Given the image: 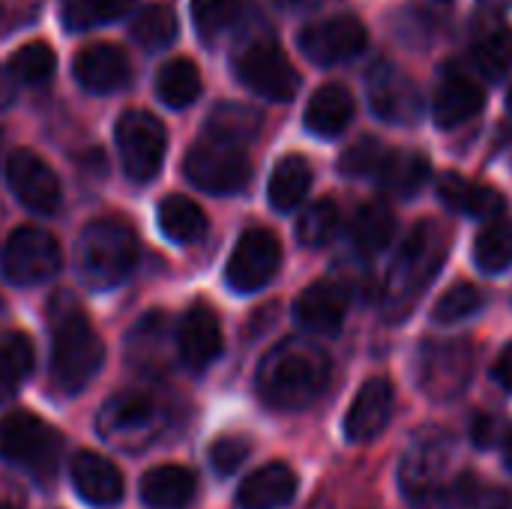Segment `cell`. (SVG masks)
Masks as SVG:
<instances>
[{
	"mask_svg": "<svg viewBox=\"0 0 512 509\" xmlns=\"http://www.w3.org/2000/svg\"><path fill=\"white\" fill-rule=\"evenodd\" d=\"M330 381V357L309 339H285L258 366V393L270 408L300 411L312 405Z\"/></svg>",
	"mask_w": 512,
	"mask_h": 509,
	"instance_id": "obj_1",
	"label": "cell"
},
{
	"mask_svg": "<svg viewBox=\"0 0 512 509\" xmlns=\"http://www.w3.org/2000/svg\"><path fill=\"white\" fill-rule=\"evenodd\" d=\"M444 255H447V234L438 222L426 219L408 234L384 282V312L390 321H402L414 309V303L435 279Z\"/></svg>",
	"mask_w": 512,
	"mask_h": 509,
	"instance_id": "obj_2",
	"label": "cell"
},
{
	"mask_svg": "<svg viewBox=\"0 0 512 509\" xmlns=\"http://www.w3.org/2000/svg\"><path fill=\"white\" fill-rule=\"evenodd\" d=\"M138 261V237L123 219H96L90 222L75 243V267L78 276L96 288L108 291L120 285Z\"/></svg>",
	"mask_w": 512,
	"mask_h": 509,
	"instance_id": "obj_3",
	"label": "cell"
},
{
	"mask_svg": "<svg viewBox=\"0 0 512 509\" xmlns=\"http://www.w3.org/2000/svg\"><path fill=\"white\" fill-rule=\"evenodd\" d=\"M51 324H54V354H51V375L54 384L63 393H81L105 360V345L99 333L90 327L84 312L75 306L57 309L51 306Z\"/></svg>",
	"mask_w": 512,
	"mask_h": 509,
	"instance_id": "obj_4",
	"label": "cell"
},
{
	"mask_svg": "<svg viewBox=\"0 0 512 509\" xmlns=\"http://www.w3.org/2000/svg\"><path fill=\"white\" fill-rule=\"evenodd\" d=\"M453 468V444L450 438H420L399 471L402 495L411 509H447V492L456 474Z\"/></svg>",
	"mask_w": 512,
	"mask_h": 509,
	"instance_id": "obj_5",
	"label": "cell"
},
{
	"mask_svg": "<svg viewBox=\"0 0 512 509\" xmlns=\"http://www.w3.org/2000/svg\"><path fill=\"white\" fill-rule=\"evenodd\" d=\"M60 447V435L30 411H12L0 420V456L39 480L54 477Z\"/></svg>",
	"mask_w": 512,
	"mask_h": 509,
	"instance_id": "obj_6",
	"label": "cell"
},
{
	"mask_svg": "<svg viewBox=\"0 0 512 509\" xmlns=\"http://www.w3.org/2000/svg\"><path fill=\"white\" fill-rule=\"evenodd\" d=\"M183 168H186V177L198 189L213 192V195L240 192L252 177V162H249L243 144H234V141H225L216 135L201 138L189 150Z\"/></svg>",
	"mask_w": 512,
	"mask_h": 509,
	"instance_id": "obj_7",
	"label": "cell"
},
{
	"mask_svg": "<svg viewBox=\"0 0 512 509\" xmlns=\"http://www.w3.org/2000/svg\"><path fill=\"white\" fill-rule=\"evenodd\" d=\"M96 429L102 441L117 444L123 450H138L159 432V405L144 390L117 393L102 405Z\"/></svg>",
	"mask_w": 512,
	"mask_h": 509,
	"instance_id": "obj_8",
	"label": "cell"
},
{
	"mask_svg": "<svg viewBox=\"0 0 512 509\" xmlns=\"http://www.w3.org/2000/svg\"><path fill=\"white\" fill-rule=\"evenodd\" d=\"M114 135H117L123 171L135 183L153 180L156 171L162 168L165 147H168L165 126L147 111H126V114H120Z\"/></svg>",
	"mask_w": 512,
	"mask_h": 509,
	"instance_id": "obj_9",
	"label": "cell"
},
{
	"mask_svg": "<svg viewBox=\"0 0 512 509\" xmlns=\"http://www.w3.org/2000/svg\"><path fill=\"white\" fill-rule=\"evenodd\" d=\"M237 78L252 93H258L264 99H273V102L294 99V93L300 87V75H297L294 63L270 39H258V42H252V45H246L240 51V57H237Z\"/></svg>",
	"mask_w": 512,
	"mask_h": 509,
	"instance_id": "obj_10",
	"label": "cell"
},
{
	"mask_svg": "<svg viewBox=\"0 0 512 509\" xmlns=\"http://www.w3.org/2000/svg\"><path fill=\"white\" fill-rule=\"evenodd\" d=\"M60 264V243L42 228H18L3 246V273L12 285H39L51 279Z\"/></svg>",
	"mask_w": 512,
	"mask_h": 509,
	"instance_id": "obj_11",
	"label": "cell"
},
{
	"mask_svg": "<svg viewBox=\"0 0 512 509\" xmlns=\"http://www.w3.org/2000/svg\"><path fill=\"white\" fill-rule=\"evenodd\" d=\"M282 264V243L273 231L267 228H249L225 267V279L234 291L240 294H252L261 291L264 285H270V279L279 273Z\"/></svg>",
	"mask_w": 512,
	"mask_h": 509,
	"instance_id": "obj_12",
	"label": "cell"
},
{
	"mask_svg": "<svg viewBox=\"0 0 512 509\" xmlns=\"http://www.w3.org/2000/svg\"><path fill=\"white\" fill-rule=\"evenodd\" d=\"M369 45V33L360 18L354 15H333L324 21L309 24L300 33V51L318 66H336L354 60Z\"/></svg>",
	"mask_w": 512,
	"mask_h": 509,
	"instance_id": "obj_13",
	"label": "cell"
},
{
	"mask_svg": "<svg viewBox=\"0 0 512 509\" xmlns=\"http://www.w3.org/2000/svg\"><path fill=\"white\" fill-rule=\"evenodd\" d=\"M369 105L393 126H411L423 114V93L408 72L393 63H378L369 72Z\"/></svg>",
	"mask_w": 512,
	"mask_h": 509,
	"instance_id": "obj_14",
	"label": "cell"
},
{
	"mask_svg": "<svg viewBox=\"0 0 512 509\" xmlns=\"http://www.w3.org/2000/svg\"><path fill=\"white\" fill-rule=\"evenodd\" d=\"M471 372H474V351L465 342L429 345L423 351L420 384L435 402L456 399L471 384Z\"/></svg>",
	"mask_w": 512,
	"mask_h": 509,
	"instance_id": "obj_15",
	"label": "cell"
},
{
	"mask_svg": "<svg viewBox=\"0 0 512 509\" xmlns=\"http://www.w3.org/2000/svg\"><path fill=\"white\" fill-rule=\"evenodd\" d=\"M6 180L15 198L33 213H54L60 207V180L51 165L33 150H15L9 156Z\"/></svg>",
	"mask_w": 512,
	"mask_h": 509,
	"instance_id": "obj_16",
	"label": "cell"
},
{
	"mask_svg": "<svg viewBox=\"0 0 512 509\" xmlns=\"http://www.w3.org/2000/svg\"><path fill=\"white\" fill-rule=\"evenodd\" d=\"M486 105L483 87L456 63H450L441 72L435 99H432V114L441 129H456L468 120H474Z\"/></svg>",
	"mask_w": 512,
	"mask_h": 509,
	"instance_id": "obj_17",
	"label": "cell"
},
{
	"mask_svg": "<svg viewBox=\"0 0 512 509\" xmlns=\"http://www.w3.org/2000/svg\"><path fill=\"white\" fill-rule=\"evenodd\" d=\"M393 405L396 393L387 378L366 381L345 414V438L351 444H369L372 438H378L393 417Z\"/></svg>",
	"mask_w": 512,
	"mask_h": 509,
	"instance_id": "obj_18",
	"label": "cell"
},
{
	"mask_svg": "<svg viewBox=\"0 0 512 509\" xmlns=\"http://www.w3.org/2000/svg\"><path fill=\"white\" fill-rule=\"evenodd\" d=\"M177 348L192 372H204L210 363H216L222 354V324L207 303H195L183 315L177 327Z\"/></svg>",
	"mask_w": 512,
	"mask_h": 509,
	"instance_id": "obj_19",
	"label": "cell"
},
{
	"mask_svg": "<svg viewBox=\"0 0 512 509\" xmlns=\"http://www.w3.org/2000/svg\"><path fill=\"white\" fill-rule=\"evenodd\" d=\"M348 291L339 282H312L294 303V318L303 330L318 336H333L345 324Z\"/></svg>",
	"mask_w": 512,
	"mask_h": 509,
	"instance_id": "obj_20",
	"label": "cell"
},
{
	"mask_svg": "<svg viewBox=\"0 0 512 509\" xmlns=\"http://www.w3.org/2000/svg\"><path fill=\"white\" fill-rule=\"evenodd\" d=\"M72 486L81 495V501H87L90 507H114L123 501V474L117 471V465L99 453L81 450L72 459Z\"/></svg>",
	"mask_w": 512,
	"mask_h": 509,
	"instance_id": "obj_21",
	"label": "cell"
},
{
	"mask_svg": "<svg viewBox=\"0 0 512 509\" xmlns=\"http://www.w3.org/2000/svg\"><path fill=\"white\" fill-rule=\"evenodd\" d=\"M75 78L90 93H111L126 84L129 78V57L123 48L111 42H96L78 51L75 57Z\"/></svg>",
	"mask_w": 512,
	"mask_h": 509,
	"instance_id": "obj_22",
	"label": "cell"
},
{
	"mask_svg": "<svg viewBox=\"0 0 512 509\" xmlns=\"http://www.w3.org/2000/svg\"><path fill=\"white\" fill-rule=\"evenodd\" d=\"M297 495V474L285 462H270L252 471L237 492L240 509H282Z\"/></svg>",
	"mask_w": 512,
	"mask_h": 509,
	"instance_id": "obj_23",
	"label": "cell"
},
{
	"mask_svg": "<svg viewBox=\"0 0 512 509\" xmlns=\"http://www.w3.org/2000/svg\"><path fill=\"white\" fill-rule=\"evenodd\" d=\"M198 480L183 465H156L141 477V501L150 509H183L195 498Z\"/></svg>",
	"mask_w": 512,
	"mask_h": 509,
	"instance_id": "obj_24",
	"label": "cell"
},
{
	"mask_svg": "<svg viewBox=\"0 0 512 509\" xmlns=\"http://www.w3.org/2000/svg\"><path fill=\"white\" fill-rule=\"evenodd\" d=\"M354 117V96L342 84H324L306 105V129L318 138H336Z\"/></svg>",
	"mask_w": 512,
	"mask_h": 509,
	"instance_id": "obj_25",
	"label": "cell"
},
{
	"mask_svg": "<svg viewBox=\"0 0 512 509\" xmlns=\"http://www.w3.org/2000/svg\"><path fill=\"white\" fill-rule=\"evenodd\" d=\"M438 195L441 201L456 210V213H468V216H477V219H498L507 207L504 195L492 186H483V183H474L462 174H447L438 186Z\"/></svg>",
	"mask_w": 512,
	"mask_h": 509,
	"instance_id": "obj_26",
	"label": "cell"
},
{
	"mask_svg": "<svg viewBox=\"0 0 512 509\" xmlns=\"http://www.w3.org/2000/svg\"><path fill=\"white\" fill-rule=\"evenodd\" d=\"M432 174V162L426 153H414V150H387L375 180L384 192L399 195V198H414L426 180Z\"/></svg>",
	"mask_w": 512,
	"mask_h": 509,
	"instance_id": "obj_27",
	"label": "cell"
},
{
	"mask_svg": "<svg viewBox=\"0 0 512 509\" xmlns=\"http://www.w3.org/2000/svg\"><path fill=\"white\" fill-rule=\"evenodd\" d=\"M309 186H312V165L300 153H288L276 162V168L270 174L267 195L276 210L288 213L306 198Z\"/></svg>",
	"mask_w": 512,
	"mask_h": 509,
	"instance_id": "obj_28",
	"label": "cell"
},
{
	"mask_svg": "<svg viewBox=\"0 0 512 509\" xmlns=\"http://www.w3.org/2000/svg\"><path fill=\"white\" fill-rule=\"evenodd\" d=\"M159 228L168 240L186 246V243H198L207 234V216L192 198L168 195L159 204Z\"/></svg>",
	"mask_w": 512,
	"mask_h": 509,
	"instance_id": "obj_29",
	"label": "cell"
},
{
	"mask_svg": "<svg viewBox=\"0 0 512 509\" xmlns=\"http://www.w3.org/2000/svg\"><path fill=\"white\" fill-rule=\"evenodd\" d=\"M396 237V213L375 201V204H363L354 219H351V240L363 255H375L384 252Z\"/></svg>",
	"mask_w": 512,
	"mask_h": 509,
	"instance_id": "obj_30",
	"label": "cell"
},
{
	"mask_svg": "<svg viewBox=\"0 0 512 509\" xmlns=\"http://www.w3.org/2000/svg\"><path fill=\"white\" fill-rule=\"evenodd\" d=\"M447 509H512V492L480 480L474 471H462L450 483Z\"/></svg>",
	"mask_w": 512,
	"mask_h": 509,
	"instance_id": "obj_31",
	"label": "cell"
},
{
	"mask_svg": "<svg viewBox=\"0 0 512 509\" xmlns=\"http://www.w3.org/2000/svg\"><path fill=\"white\" fill-rule=\"evenodd\" d=\"M156 93L165 105L171 108H186L198 99L201 93V72L192 60L174 57L168 60L159 75H156Z\"/></svg>",
	"mask_w": 512,
	"mask_h": 509,
	"instance_id": "obj_32",
	"label": "cell"
},
{
	"mask_svg": "<svg viewBox=\"0 0 512 509\" xmlns=\"http://www.w3.org/2000/svg\"><path fill=\"white\" fill-rule=\"evenodd\" d=\"M474 264L483 273H504L512 264V222L492 219L474 240Z\"/></svg>",
	"mask_w": 512,
	"mask_h": 509,
	"instance_id": "obj_33",
	"label": "cell"
},
{
	"mask_svg": "<svg viewBox=\"0 0 512 509\" xmlns=\"http://www.w3.org/2000/svg\"><path fill=\"white\" fill-rule=\"evenodd\" d=\"M258 129H261V114L249 105H240V102L219 105L207 123V135H216V138H225L234 144H246L249 138L258 135Z\"/></svg>",
	"mask_w": 512,
	"mask_h": 509,
	"instance_id": "obj_34",
	"label": "cell"
},
{
	"mask_svg": "<svg viewBox=\"0 0 512 509\" xmlns=\"http://www.w3.org/2000/svg\"><path fill=\"white\" fill-rule=\"evenodd\" d=\"M474 63L483 78L501 81L512 69V30L510 27H492L486 30L474 45Z\"/></svg>",
	"mask_w": 512,
	"mask_h": 509,
	"instance_id": "obj_35",
	"label": "cell"
},
{
	"mask_svg": "<svg viewBox=\"0 0 512 509\" xmlns=\"http://www.w3.org/2000/svg\"><path fill=\"white\" fill-rule=\"evenodd\" d=\"M54 66H57L54 48H51L48 42H39V39H36V42H24V45L12 54V60H9L12 78L21 81V84H30V87L45 84V81L54 75Z\"/></svg>",
	"mask_w": 512,
	"mask_h": 509,
	"instance_id": "obj_36",
	"label": "cell"
},
{
	"mask_svg": "<svg viewBox=\"0 0 512 509\" xmlns=\"http://www.w3.org/2000/svg\"><path fill=\"white\" fill-rule=\"evenodd\" d=\"M132 36L144 48H150V51L165 48L177 36V15H174V9L168 3H150V6H144L135 15V21H132Z\"/></svg>",
	"mask_w": 512,
	"mask_h": 509,
	"instance_id": "obj_37",
	"label": "cell"
},
{
	"mask_svg": "<svg viewBox=\"0 0 512 509\" xmlns=\"http://www.w3.org/2000/svg\"><path fill=\"white\" fill-rule=\"evenodd\" d=\"M339 222H342V213H339L336 201H330V198L315 201L297 222V240L309 249H321L336 237Z\"/></svg>",
	"mask_w": 512,
	"mask_h": 509,
	"instance_id": "obj_38",
	"label": "cell"
},
{
	"mask_svg": "<svg viewBox=\"0 0 512 509\" xmlns=\"http://www.w3.org/2000/svg\"><path fill=\"white\" fill-rule=\"evenodd\" d=\"M132 0H63L60 18L69 30H90L123 15Z\"/></svg>",
	"mask_w": 512,
	"mask_h": 509,
	"instance_id": "obj_39",
	"label": "cell"
},
{
	"mask_svg": "<svg viewBox=\"0 0 512 509\" xmlns=\"http://www.w3.org/2000/svg\"><path fill=\"white\" fill-rule=\"evenodd\" d=\"M249 0H192V18L204 39L225 33L243 12Z\"/></svg>",
	"mask_w": 512,
	"mask_h": 509,
	"instance_id": "obj_40",
	"label": "cell"
},
{
	"mask_svg": "<svg viewBox=\"0 0 512 509\" xmlns=\"http://www.w3.org/2000/svg\"><path fill=\"white\" fill-rule=\"evenodd\" d=\"M483 309V294L480 288L468 285V282H456L450 291H444V297L435 303L432 309V321L435 324H459L468 321L471 315H477Z\"/></svg>",
	"mask_w": 512,
	"mask_h": 509,
	"instance_id": "obj_41",
	"label": "cell"
},
{
	"mask_svg": "<svg viewBox=\"0 0 512 509\" xmlns=\"http://www.w3.org/2000/svg\"><path fill=\"white\" fill-rule=\"evenodd\" d=\"M384 156H387V147L378 138H360L342 153L339 171L348 174V177H375Z\"/></svg>",
	"mask_w": 512,
	"mask_h": 509,
	"instance_id": "obj_42",
	"label": "cell"
},
{
	"mask_svg": "<svg viewBox=\"0 0 512 509\" xmlns=\"http://www.w3.org/2000/svg\"><path fill=\"white\" fill-rule=\"evenodd\" d=\"M249 453H252V444L243 435H222L210 444V465L216 468V474L231 477L234 471H240Z\"/></svg>",
	"mask_w": 512,
	"mask_h": 509,
	"instance_id": "obj_43",
	"label": "cell"
},
{
	"mask_svg": "<svg viewBox=\"0 0 512 509\" xmlns=\"http://www.w3.org/2000/svg\"><path fill=\"white\" fill-rule=\"evenodd\" d=\"M0 351L6 354L18 378H27L33 372V342L24 333H6L0 342Z\"/></svg>",
	"mask_w": 512,
	"mask_h": 509,
	"instance_id": "obj_44",
	"label": "cell"
},
{
	"mask_svg": "<svg viewBox=\"0 0 512 509\" xmlns=\"http://www.w3.org/2000/svg\"><path fill=\"white\" fill-rule=\"evenodd\" d=\"M501 438V420L492 414H477L471 423V441L477 450H492Z\"/></svg>",
	"mask_w": 512,
	"mask_h": 509,
	"instance_id": "obj_45",
	"label": "cell"
},
{
	"mask_svg": "<svg viewBox=\"0 0 512 509\" xmlns=\"http://www.w3.org/2000/svg\"><path fill=\"white\" fill-rule=\"evenodd\" d=\"M492 378H495L504 390H510L512 393V342L498 354V360H495V366H492Z\"/></svg>",
	"mask_w": 512,
	"mask_h": 509,
	"instance_id": "obj_46",
	"label": "cell"
},
{
	"mask_svg": "<svg viewBox=\"0 0 512 509\" xmlns=\"http://www.w3.org/2000/svg\"><path fill=\"white\" fill-rule=\"evenodd\" d=\"M18 381H21V378L15 375V369L9 366L6 354L0 351V402H6V399H12V396H15Z\"/></svg>",
	"mask_w": 512,
	"mask_h": 509,
	"instance_id": "obj_47",
	"label": "cell"
},
{
	"mask_svg": "<svg viewBox=\"0 0 512 509\" xmlns=\"http://www.w3.org/2000/svg\"><path fill=\"white\" fill-rule=\"evenodd\" d=\"M12 96H15V87H12V75H6V72L0 69V108H6V105L12 102Z\"/></svg>",
	"mask_w": 512,
	"mask_h": 509,
	"instance_id": "obj_48",
	"label": "cell"
},
{
	"mask_svg": "<svg viewBox=\"0 0 512 509\" xmlns=\"http://www.w3.org/2000/svg\"><path fill=\"white\" fill-rule=\"evenodd\" d=\"M504 462H507V468L512 471V429L504 435Z\"/></svg>",
	"mask_w": 512,
	"mask_h": 509,
	"instance_id": "obj_49",
	"label": "cell"
},
{
	"mask_svg": "<svg viewBox=\"0 0 512 509\" xmlns=\"http://www.w3.org/2000/svg\"><path fill=\"white\" fill-rule=\"evenodd\" d=\"M282 6H291V9H300V6H312L315 0H279Z\"/></svg>",
	"mask_w": 512,
	"mask_h": 509,
	"instance_id": "obj_50",
	"label": "cell"
},
{
	"mask_svg": "<svg viewBox=\"0 0 512 509\" xmlns=\"http://www.w3.org/2000/svg\"><path fill=\"white\" fill-rule=\"evenodd\" d=\"M0 509H15L12 504H0Z\"/></svg>",
	"mask_w": 512,
	"mask_h": 509,
	"instance_id": "obj_51",
	"label": "cell"
},
{
	"mask_svg": "<svg viewBox=\"0 0 512 509\" xmlns=\"http://www.w3.org/2000/svg\"><path fill=\"white\" fill-rule=\"evenodd\" d=\"M510 111H512V87H510Z\"/></svg>",
	"mask_w": 512,
	"mask_h": 509,
	"instance_id": "obj_52",
	"label": "cell"
}]
</instances>
